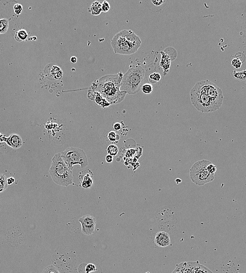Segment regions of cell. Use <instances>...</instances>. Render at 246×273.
Returning <instances> with one entry per match:
<instances>
[{"mask_svg":"<svg viewBox=\"0 0 246 273\" xmlns=\"http://www.w3.org/2000/svg\"><path fill=\"white\" fill-rule=\"evenodd\" d=\"M46 77L51 80H59L63 76V71L59 66L54 64H49L44 69Z\"/></svg>","mask_w":246,"mask_h":273,"instance_id":"8fae6325","label":"cell"},{"mask_svg":"<svg viewBox=\"0 0 246 273\" xmlns=\"http://www.w3.org/2000/svg\"><path fill=\"white\" fill-rule=\"evenodd\" d=\"M7 179L4 175L1 174L0 175V191L2 192L6 190L7 187Z\"/></svg>","mask_w":246,"mask_h":273,"instance_id":"484cf974","label":"cell"},{"mask_svg":"<svg viewBox=\"0 0 246 273\" xmlns=\"http://www.w3.org/2000/svg\"><path fill=\"white\" fill-rule=\"evenodd\" d=\"M80 186L83 188L87 189L93 184V173L89 170L83 171L79 175Z\"/></svg>","mask_w":246,"mask_h":273,"instance_id":"5bb4252c","label":"cell"},{"mask_svg":"<svg viewBox=\"0 0 246 273\" xmlns=\"http://www.w3.org/2000/svg\"><path fill=\"white\" fill-rule=\"evenodd\" d=\"M161 59L160 66L162 68L164 73H167L170 71L171 66V60L168 55L162 52L161 53Z\"/></svg>","mask_w":246,"mask_h":273,"instance_id":"9a60e30c","label":"cell"},{"mask_svg":"<svg viewBox=\"0 0 246 273\" xmlns=\"http://www.w3.org/2000/svg\"><path fill=\"white\" fill-rule=\"evenodd\" d=\"M144 76L145 71L141 66H130L123 76L121 90L129 95H134L139 93L143 85Z\"/></svg>","mask_w":246,"mask_h":273,"instance_id":"277c9868","label":"cell"},{"mask_svg":"<svg viewBox=\"0 0 246 273\" xmlns=\"http://www.w3.org/2000/svg\"><path fill=\"white\" fill-rule=\"evenodd\" d=\"M232 74L233 78L237 79L239 80H244L246 79V70H244L240 72L233 71Z\"/></svg>","mask_w":246,"mask_h":273,"instance_id":"cb8c5ba5","label":"cell"},{"mask_svg":"<svg viewBox=\"0 0 246 273\" xmlns=\"http://www.w3.org/2000/svg\"><path fill=\"white\" fill-rule=\"evenodd\" d=\"M161 80V76L158 73H153L149 76V80L151 84H156Z\"/></svg>","mask_w":246,"mask_h":273,"instance_id":"d4e9b609","label":"cell"},{"mask_svg":"<svg viewBox=\"0 0 246 273\" xmlns=\"http://www.w3.org/2000/svg\"><path fill=\"white\" fill-rule=\"evenodd\" d=\"M101 9H102V12L103 13H107L110 10V5L109 3L106 1L102 2L101 3Z\"/></svg>","mask_w":246,"mask_h":273,"instance_id":"4dcf8cb0","label":"cell"},{"mask_svg":"<svg viewBox=\"0 0 246 273\" xmlns=\"http://www.w3.org/2000/svg\"><path fill=\"white\" fill-rule=\"evenodd\" d=\"M70 62L73 64H76L77 62V58L76 56L71 57L70 58Z\"/></svg>","mask_w":246,"mask_h":273,"instance_id":"d590c367","label":"cell"},{"mask_svg":"<svg viewBox=\"0 0 246 273\" xmlns=\"http://www.w3.org/2000/svg\"><path fill=\"white\" fill-rule=\"evenodd\" d=\"M140 38L131 30L124 29L112 38L111 45L115 54L130 55L136 53L140 48Z\"/></svg>","mask_w":246,"mask_h":273,"instance_id":"7a4b0ae2","label":"cell"},{"mask_svg":"<svg viewBox=\"0 0 246 273\" xmlns=\"http://www.w3.org/2000/svg\"><path fill=\"white\" fill-rule=\"evenodd\" d=\"M232 65L236 69H239L242 66V62L238 58H233L232 61Z\"/></svg>","mask_w":246,"mask_h":273,"instance_id":"f1b7e54d","label":"cell"},{"mask_svg":"<svg viewBox=\"0 0 246 273\" xmlns=\"http://www.w3.org/2000/svg\"><path fill=\"white\" fill-rule=\"evenodd\" d=\"M182 182V181L180 179L177 178L175 180V182L176 184H180Z\"/></svg>","mask_w":246,"mask_h":273,"instance_id":"8d00e7d4","label":"cell"},{"mask_svg":"<svg viewBox=\"0 0 246 273\" xmlns=\"http://www.w3.org/2000/svg\"><path fill=\"white\" fill-rule=\"evenodd\" d=\"M93 100L98 106L102 108H106L111 105V104H110L104 97H102L100 93L97 91L95 92V96Z\"/></svg>","mask_w":246,"mask_h":273,"instance_id":"2e32d148","label":"cell"},{"mask_svg":"<svg viewBox=\"0 0 246 273\" xmlns=\"http://www.w3.org/2000/svg\"><path fill=\"white\" fill-rule=\"evenodd\" d=\"M28 31L24 29H18L15 34V40L18 42H25L28 39Z\"/></svg>","mask_w":246,"mask_h":273,"instance_id":"ac0fdd59","label":"cell"},{"mask_svg":"<svg viewBox=\"0 0 246 273\" xmlns=\"http://www.w3.org/2000/svg\"><path fill=\"white\" fill-rule=\"evenodd\" d=\"M97 271V267L93 264H88L86 265L85 268V273H91Z\"/></svg>","mask_w":246,"mask_h":273,"instance_id":"83f0119b","label":"cell"},{"mask_svg":"<svg viewBox=\"0 0 246 273\" xmlns=\"http://www.w3.org/2000/svg\"><path fill=\"white\" fill-rule=\"evenodd\" d=\"M211 163L210 161L202 160L194 163L190 170L191 182L199 186H204L212 182L215 179V175L210 174L207 169V167Z\"/></svg>","mask_w":246,"mask_h":273,"instance_id":"8992f818","label":"cell"},{"mask_svg":"<svg viewBox=\"0 0 246 273\" xmlns=\"http://www.w3.org/2000/svg\"><path fill=\"white\" fill-rule=\"evenodd\" d=\"M113 160V156L111 155H108L105 157V161L108 163H110Z\"/></svg>","mask_w":246,"mask_h":273,"instance_id":"836d02e7","label":"cell"},{"mask_svg":"<svg viewBox=\"0 0 246 273\" xmlns=\"http://www.w3.org/2000/svg\"><path fill=\"white\" fill-rule=\"evenodd\" d=\"M79 222L81 225V232L84 235H90L94 233L97 222L95 217L87 214L79 218Z\"/></svg>","mask_w":246,"mask_h":273,"instance_id":"30bf717a","label":"cell"},{"mask_svg":"<svg viewBox=\"0 0 246 273\" xmlns=\"http://www.w3.org/2000/svg\"><path fill=\"white\" fill-rule=\"evenodd\" d=\"M88 11L94 16H98L102 12L101 4L99 1H95L91 4Z\"/></svg>","mask_w":246,"mask_h":273,"instance_id":"e0dca14e","label":"cell"},{"mask_svg":"<svg viewBox=\"0 0 246 273\" xmlns=\"http://www.w3.org/2000/svg\"><path fill=\"white\" fill-rule=\"evenodd\" d=\"M141 90L143 94L149 95L153 92V86L151 84H148V83L143 84Z\"/></svg>","mask_w":246,"mask_h":273,"instance_id":"603a6c76","label":"cell"},{"mask_svg":"<svg viewBox=\"0 0 246 273\" xmlns=\"http://www.w3.org/2000/svg\"><path fill=\"white\" fill-rule=\"evenodd\" d=\"M42 273H60V272L54 266L49 265L45 268Z\"/></svg>","mask_w":246,"mask_h":273,"instance_id":"4316f807","label":"cell"},{"mask_svg":"<svg viewBox=\"0 0 246 273\" xmlns=\"http://www.w3.org/2000/svg\"><path fill=\"white\" fill-rule=\"evenodd\" d=\"M154 242L160 248L168 247L171 244L170 235L165 232H159L155 235Z\"/></svg>","mask_w":246,"mask_h":273,"instance_id":"4fadbf2b","label":"cell"},{"mask_svg":"<svg viewBox=\"0 0 246 273\" xmlns=\"http://www.w3.org/2000/svg\"><path fill=\"white\" fill-rule=\"evenodd\" d=\"M149 3L152 4V6H153L155 8H157L158 9H163V7L166 6V3L168 1L166 0H152L149 1Z\"/></svg>","mask_w":246,"mask_h":273,"instance_id":"ffe728a7","label":"cell"},{"mask_svg":"<svg viewBox=\"0 0 246 273\" xmlns=\"http://www.w3.org/2000/svg\"><path fill=\"white\" fill-rule=\"evenodd\" d=\"M49 173L54 182L57 185L67 187L73 184L72 170L64 162L61 153H57L53 157Z\"/></svg>","mask_w":246,"mask_h":273,"instance_id":"3957f363","label":"cell"},{"mask_svg":"<svg viewBox=\"0 0 246 273\" xmlns=\"http://www.w3.org/2000/svg\"><path fill=\"white\" fill-rule=\"evenodd\" d=\"M108 155H111L112 156H115L119 152L118 147L114 144H111L108 146L107 148Z\"/></svg>","mask_w":246,"mask_h":273,"instance_id":"7402d4cb","label":"cell"},{"mask_svg":"<svg viewBox=\"0 0 246 273\" xmlns=\"http://www.w3.org/2000/svg\"><path fill=\"white\" fill-rule=\"evenodd\" d=\"M172 273H213L208 268L199 262H188L180 263Z\"/></svg>","mask_w":246,"mask_h":273,"instance_id":"9c48e42d","label":"cell"},{"mask_svg":"<svg viewBox=\"0 0 246 273\" xmlns=\"http://www.w3.org/2000/svg\"><path fill=\"white\" fill-rule=\"evenodd\" d=\"M207 169H208V171H209V172L210 174L213 175H215V173H216V172L217 171L216 167L212 162L208 165V167H207Z\"/></svg>","mask_w":246,"mask_h":273,"instance_id":"1f68e13d","label":"cell"},{"mask_svg":"<svg viewBox=\"0 0 246 273\" xmlns=\"http://www.w3.org/2000/svg\"><path fill=\"white\" fill-rule=\"evenodd\" d=\"M113 129L116 130V131H119L122 128V125L120 122H116L115 124H113Z\"/></svg>","mask_w":246,"mask_h":273,"instance_id":"d6a6232c","label":"cell"},{"mask_svg":"<svg viewBox=\"0 0 246 273\" xmlns=\"http://www.w3.org/2000/svg\"><path fill=\"white\" fill-rule=\"evenodd\" d=\"M13 8H14V13L15 14H17V15H20L22 14V11H23V6L21 4H16L14 6Z\"/></svg>","mask_w":246,"mask_h":273,"instance_id":"f546056e","label":"cell"},{"mask_svg":"<svg viewBox=\"0 0 246 273\" xmlns=\"http://www.w3.org/2000/svg\"><path fill=\"white\" fill-rule=\"evenodd\" d=\"M196 85L205 91L208 96L218 105L221 106L224 99L222 90L216 84L210 80H201L197 82Z\"/></svg>","mask_w":246,"mask_h":273,"instance_id":"ba28073f","label":"cell"},{"mask_svg":"<svg viewBox=\"0 0 246 273\" xmlns=\"http://www.w3.org/2000/svg\"><path fill=\"white\" fill-rule=\"evenodd\" d=\"M15 182V179L14 177H9L7 179V183L8 186H11Z\"/></svg>","mask_w":246,"mask_h":273,"instance_id":"e575fe53","label":"cell"},{"mask_svg":"<svg viewBox=\"0 0 246 273\" xmlns=\"http://www.w3.org/2000/svg\"><path fill=\"white\" fill-rule=\"evenodd\" d=\"M9 27V21L6 18H2L0 20V33L5 34Z\"/></svg>","mask_w":246,"mask_h":273,"instance_id":"d6986e66","label":"cell"},{"mask_svg":"<svg viewBox=\"0 0 246 273\" xmlns=\"http://www.w3.org/2000/svg\"><path fill=\"white\" fill-rule=\"evenodd\" d=\"M123 75L120 71L117 74L104 76L96 80L95 90L100 94L111 105H117L123 101L126 92L121 90L120 88Z\"/></svg>","mask_w":246,"mask_h":273,"instance_id":"6da1fadb","label":"cell"},{"mask_svg":"<svg viewBox=\"0 0 246 273\" xmlns=\"http://www.w3.org/2000/svg\"><path fill=\"white\" fill-rule=\"evenodd\" d=\"M1 141L6 142L9 147L14 149H18L23 145L22 138L17 134H12L9 137L1 135Z\"/></svg>","mask_w":246,"mask_h":273,"instance_id":"7c38bea8","label":"cell"},{"mask_svg":"<svg viewBox=\"0 0 246 273\" xmlns=\"http://www.w3.org/2000/svg\"><path fill=\"white\" fill-rule=\"evenodd\" d=\"M107 136L108 140L112 143H118L119 140L120 139V136L119 135L114 131H110L108 134Z\"/></svg>","mask_w":246,"mask_h":273,"instance_id":"44dd1931","label":"cell"},{"mask_svg":"<svg viewBox=\"0 0 246 273\" xmlns=\"http://www.w3.org/2000/svg\"><path fill=\"white\" fill-rule=\"evenodd\" d=\"M63 160L70 169L72 170L75 165H79L85 168L88 165L87 157L85 152L78 148L70 147L61 153Z\"/></svg>","mask_w":246,"mask_h":273,"instance_id":"52a82bcc","label":"cell"},{"mask_svg":"<svg viewBox=\"0 0 246 273\" xmlns=\"http://www.w3.org/2000/svg\"><path fill=\"white\" fill-rule=\"evenodd\" d=\"M190 94L191 104L201 113L214 112L221 107L205 91L196 85L191 88Z\"/></svg>","mask_w":246,"mask_h":273,"instance_id":"5b68a950","label":"cell"}]
</instances>
